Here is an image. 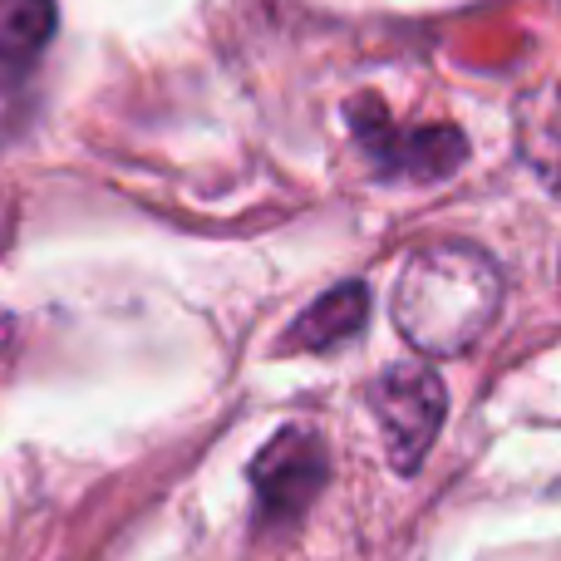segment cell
<instances>
[{"instance_id": "1", "label": "cell", "mask_w": 561, "mask_h": 561, "mask_svg": "<svg viewBox=\"0 0 561 561\" xmlns=\"http://www.w3.org/2000/svg\"><path fill=\"white\" fill-rule=\"evenodd\" d=\"M394 330L428 359H458L493 330L503 310V272L483 247H419L394 280Z\"/></svg>"}, {"instance_id": "2", "label": "cell", "mask_w": 561, "mask_h": 561, "mask_svg": "<svg viewBox=\"0 0 561 561\" xmlns=\"http://www.w3.org/2000/svg\"><path fill=\"white\" fill-rule=\"evenodd\" d=\"M345 118L355 144L365 148L375 178H385V183H438L468 158V138L458 124L399 128L379 94H355Z\"/></svg>"}, {"instance_id": "3", "label": "cell", "mask_w": 561, "mask_h": 561, "mask_svg": "<svg viewBox=\"0 0 561 561\" xmlns=\"http://www.w3.org/2000/svg\"><path fill=\"white\" fill-rule=\"evenodd\" d=\"M369 414H375L379 434H385L389 463L394 473H419V463L428 458L438 428L448 419V389L434 375V365L424 359H404V365L379 369V379L369 385Z\"/></svg>"}, {"instance_id": "4", "label": "cell", "mask_w": 561, "mask_h": 561, "mask_svg": "<svg viewBox=\"0 0 561 561\" xmlns=\"http://www.w3.org/2000/svg\"><path fill=\"white\" fill-rule=\"evenodd\" d=\"M330 483V454L320 434L310 428H280L272 444L252 458V493H256V517L266 527L296 523Z\"/></svg>"}, {"instance_id": "5", "label": "cell", "mask_w": 561, "mask_h": 561, "mask_svg": "<svg viewBox=\"0 0 561 561\" xmlns=\"http://www.w3.org/2000/svg\"><path fill=\"white\" fill-rule=\"evenodd\" d=\"M369 320V286L365 280H340L320 300H310L286 330V350H335L355 340Z\"/></svg>"}, {"instance_id": "6", "label": "cell", "mask_w": 561, "mask_h": 561, "mask_svg": "<svg viewBox=\"0 0 561 561\" xmlns=\"http://www.w3.org/2000/svg\"><path fill=\"white\" fill-rule=\"evenodd\" d=\"M55 0H0V84H20L55 39Z\"/></svg>"}]
</instances>
